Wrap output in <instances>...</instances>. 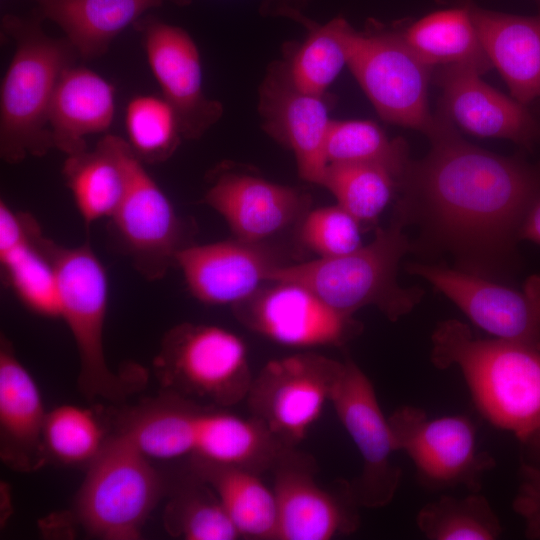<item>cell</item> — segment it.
Masks as SVG:
<instances>
[{"instance_id": "cell-9", "label": "cell", "mask_w": 540, "mask_h": 540, "mask_svg": "<svg viewBox=\"0 0 540 540\" xmlns=\"http://www.w3.org/2000/svg\"><path fill=\"white\" fill-rule=\"evenodd\" d=\"M397 451L412 461L418 483L429 491L479 492L495 461L477 447L476 428L465 415L429 417L405 405L388 417Z\"/></svg>"}, {"instance_id": "cell-10", "label": "cell", "mask_w": 540, "mask_h": 540, "mask_svg": "<svg viewBox=\"0 0 540 540\" xmlns=\"http://www.w3.org/2000/svg\"><path fill=\"white\" fill-rule=\"evenodd\" d=\"M341 365L309 351L268 361L245 399L251 416L283 446L296 447L330 403Z\"/></svg>"}, {"instance_id": "cell-33", "label": "cell", "mask_w": 540, "mask_h": 540, "mask_svg": "<svg viewBox=\"0 0 540 540\" xmlns=\"http://www.w3.org/2000/svg\"><path fill=\"white\" fill-rule=\"evenodd\" d=\"M321 186L332 193L338 205L364 225L372 224L382 214L398 189V180L379 165L330 163Z\"/></svg>"}, {"instance_id": "cell-31", "label": "cell", "mask_w": 540, "mask_h": 540, "mask_svg": "<svg viewBox=\"0 0 540 540\" xmlns=\"http://www.w3.org/2000/svg\"><path fill=\"white\" fill-rule=\"evenodd\" d=\"M416 525L429 540H494L502 533L497 514L479 492L442 495L421 507Z\"/></svg>"}, {"instance_id": "cell-16", "label": "cell", "mask_w": 540, "mask_h": 540, "mask_svg": "<svg viewBox=\"0 0 540 540\" xmlns=\"http://www.w3.org/2000/svg\"><path fill=\"white\" fill-rule=\"evenodd\" d=\"M277 503V540H330L359 527L358 508L350 484L340 495L315 480L317 466L308 454L284 446L271 470Z\"/></svg>"}, {"instance_id": "cell-12", "label": "cell", "mask_w": 540, "mask_h": 540, "mask_svg": "<svg viewBox=\"0 0 540 540\" xmlns=\"http://www.w3.org/2000/svg\"><path fill=\"white\" fill-rule=\"evenodd\" d=\"M124 160L126 190L110 227L134 268L149 281L162 279L191 244L186 223L128 143Z\"/></svg>"}, {"instance_id": "cell-1", "label": "cell", "mask_w": 540, "mask_h": 540, "mask_svg": "<svg viewBox=\"0 0 540 540\" xmlns=\"http://www.w3.org/2000/svg\"><path fill=\"white\" fill-rule=\"evenodd\" d=\"M429 153L409 161L395 217L451 254L458 269L494 279L518 264L521 225L540 196V163L504 157L465 141L440 111Z\"/></svg>"}, {"instance_id": "cell-18", "label": "cell", "mask_w": 540, "mask_h": 540, "mask_svg": "<svg viewBox=\"0 0 540 540\" xmlns=\"http://www.w3.org/2000/svg\"><path fill=\"white\" fill-rule=\"evenodd\" d=\"M258 110L266 133L293 152L300 177L321 185L328 165L325 146L331 122L325 96L298 89L288 61H278L260 85Z\"/></svg>"}, {"instance_id": "cell-17", "label": "cell", "mask_w": 540, "mask_h": 540, "mask_svg": "<svg viewBox=\"0 0 540 540\" xmlns=\"http://www.w3.org/2000/svg\"><path fill=\"white\" fill-rule=\"evenodd\" d=\"M133 27L141 35L147 63L177 115L183 138H201L222 117L223 106L204 92L195 41L182 27L153 15H144Z\"/></svg>"}, {"instance_id": "cell-35", "label": "cell", "mask_w": 540, "mask_h": 540, "mask_svg": "<svg viewBox=\"0 0 540 540\" xmlns=\"http://www.w3.org/2000/svg\"><path fill=\"white\" fill-rule=\"evenodd\" d=\"M124 122L126 141L143 163L165 162L184 139L177 115L162 95L132 97L126 105Z\"/></svg>"}, {"instance_id": "cell-20", "label": "cell", "mask_w": 540, "mask_h": 540, "mask_svg": "<svg viewBox=\"0 0 540 540\" xmlns=\"http://www.w3.org/2000/svg\"><path fill=\"white\" fill-rule=\"evenodd\" d=\"M289 264L267 241L238 238L190 244L176 257L190 293L209 305L234 306L269 282L271 273Z\"/></svg>"}, {"instance_id": "cell-28", "label": "cell", "mask_w": 540, "mask_h": 540, "mask_svg": "<svg viewBox=\"0 0 540 540\" xmlns=\"http://www.w3.org/2000/svg\"><path fill=\"white\" fill-rule=\"evenodd\" d=\"M402 36L431 68L472 67L480 74L492 67L478 37L470 7L432 12L408 26Z\"/></svg>"}, {"instance_id": "cell-41", "label": "cell", "mask_w": 540, "mask_h": 540, "mask_svg": "<svg viewBox=\"0 0 540 540\" xmlns=\"http://www.w3.org/2000/svg\"><path fill=\"white\" fill-rule=\"evenodd\" d=\"M536 460H540V430L523 443Z\"/></svg>"}, {"instance_id": "cell-13", "label": "cell", "mask_w": 540, "mask_h": 540, "mask_svg": "<svg viewBox=\"0 0 540 540\" xmlns=\"http://www.w3.org/2000/svg\"><path fill=\"white\" fill-rule=\"evenodd\" d=\"M330 403L362 459L361 473L350 484L355 499L360 507L387 506L402 475L393 461L395 440L371 380L350 358L342 361Z\"/></svg>"}, {"instance_id": "cell-42", "label": "cell", "mask_w": 540, "mask_h": 540, "mask_svg": "<svg viewBox=\"0 0 540 540\" xmlns=\"http://www.w3.org/2000/svg\"><path fill=\"white\" fill-rule=\"evenodd\" d=\"M536 1H537V3H538V4H539V6H540V0H536Z\"/></svg>"}, {"instance_id": "cell-26", "label": "cell", "mask_w": 540, "mask_h": 540, "mask_svg": "<svg viewBox=\"0 0 540 540\" xmlns=\"http://www.w3.org/2000/svg\"><path fill=\"white\" fill-rule=\"evenodd\" d=\"M126 146L125 139L107 134L93 150L66 157L62 175L85 224L110 219L119 207L127 184Z\"/></svg>"}, {"instance_id": "cell-30", "label": "cell", "mask_w": 540, "mask_h": 540, "mask_svg": "<svg viewBox=\"0 0 540 540\" xmlns=\"http://www.w3.org/2000/svg\"><path fill=\"white\" fill-rule=\"evenodd\" d=\"M308 26V36L288 61L289 73L298 89L325 96L328 87L348 64L355 29L341 16L323 25L309 22Z\"/></svg>"}, {"instance_id": "cell-34", "label": "cell", "mask_w": 540, "mask_h": 540, "mask_svg": "<svg viewBox=\"0 0 540 540\" xmlns=\"http://www.w3.org/2000/svg\"><path fill=\"white\" fill-rule=\"evenodd\" d=\"M327 163H367L389 170L398 180L410 159L406 143L390 139L369 120H331L325 146Z\"/></svg>"}, {"instance_id": "cell-40", "label": "cell", "mask_w": 540, "mask_h": 540, "mask_svg": "<svg viewBox=\"0 0 540 540\" xmlns=\"http://www.w3.org/2000/svg\"><path fill=\"white\" fill-rule=\"evenodd\" d=\"M519 239L540 245V196L531 206L521 225Z\"/></svg>"}, {"instance_id": "cell-8", "label": "cell", "mask_w": 540, "mask_h": 540, "mask_svg": "<svg viewBox=\"0 0 540 540\" xmlns=\"http://www.w3.org/2000/svg\"><path fill=\"white\" fill-rule=\"evenodd\" d=\"M153 363L166 392L221 408L245 400L254 377L244 341L211 324L172 327Z\"/></svg>"}, {"instance_id": "cell-22", "label": "cell", "mask_w": 540, "mask_h": 540, "mask_svg": "<svg viewBox=\"0 0 540 540\" xmlns=\"http://www.w3.org/2000/svg\"><path fill=\"white\" fill-rule=\"evenodd\" d=\"M34 378L16 356L11 343L0 344V451L15 470L30 472L47 459L43 431L47 417Z\"/></svg>"}, {"instance_id": "cell-39", "label": "cell", "mask_w": 540, "mask_h": 540, "mask_svg": "<svg viewBox=\"0 0 540 540\" xmlns=\"http://www.w3.org/2000/svg\"><path fill=\"white\" fill-rule=\"evenodd\" d=\"M187 3L190 0H185ZM310 0H266L263 3L262 11L270 15H283L303 21L302 9Z\"/></svg>"}, {"instance_id": "cell-2", "label": "cell", "mask_w": 540, "mask_h": 540, "mask_svg": "<svg viewBox=\"0 0 540 540\" xmlns=\"http://www.w3.org/2000/svg\"><path fill=\"white\" fill-rule=\"evenodd\" d=\"M150 459L182 457L270 471L284 447L254 417L166 392L130 413L122 431Z\"/></svg>"}, {"instance_id": "cell-11", "label": "cell", "mask_w": 540, "mask_h": 540, "mask_svg": "<svg viewBox=\"0 0 540 540\" xmlns=\"http://www.w3.org/2000/svg\"><path fill=\"white\" fill-rule=\"evenodd\" d=\"M347 66L380 117L428 135L435 123L428 107L431 67L401 33L354 30Z\"/></svg>"}, {"instance_id": "cell-24", "label": "cell", "mask_w": 540, "mask_h": 540, "mask_svg": "<svg viewBox=\"0 0 540 540\" xmlns=\"http://www.w3.org/2000/svg\"><path fill=\"white\" fill-rule=\"evenodd\" d=\"M469 7L483 49L512 98L525 106L540 98V12L520 16Z\"/></svg>"}, {"instance_id": "cell-5", "label": "cell", "mask_w": 540, "mask_h": 540, "mask_svg": "<svg viewBox=\"0 0 540 540\" xmlns=\"http://www.w3.org/2000/svg\"><path fill=\"white\" fill-rule=\"evenodd\" d=\"M397 217L379 228L367 245L342 256L289 263L275 269L270 281L301 284L338 312L353 316L366 306H375L390 321L408 314L421 300L423 291L399 285L397 273L402 257L413 245Z\"/></svg>"}, {"instance_id": "cell-27", "label": "cell", "mask_w": 540, "mask_h": 540, "mask_svg": "<svg viewBox=\"0 0 540 540\" xmlns=\"http://www.w3.org/2000/svg\"><path fill=\"white\" fill-rule=\"evenodd\" d=\"M190 469L214 491L241 538L277 540L275 494L260 474L199 459H190Z\"/></svg>"}, {"instance_id": "cell-32", "label": "cell", "mask_w": 540, "mask_h": 540, "mask_svg": "<svg viewBox=\"0 0 540 540\" xmlns=\"http://www.w3.org/2000/svg\"><path fill=\"white\" fill-rule=\"evenodd\" d=\"M164 526L186 540H236L240 534L214 491L191 472L167 503Z\"/></svg>"}, {"instance_id": "cell-3", "label": "cell", "mask_w": 540, "mask_h": 540, "mask_svg": "<svg viewBox=\"0 0 540 540\" xmlns=\"http://www.w3.org/2000/svg\"><path fill=\"white\" fill-rule=\"evenodd\" d=\"M431 362L457 368L477 410L521 443L540 430V350L499 338H477L456 319L431 335Z\"/></svg>"}, {"instance_id": "cell-36", "label": "cell", "mask_w": 540, "mask_h": 540, "mask_svg": "<svg viewBox=\"0 0 540 540\" xmlns=\"http://www.w3.org/2000/svg\"><path fill=\"white\" fill-rule=\"evenodd\" d=\"M107 439L96 415L76 405H61L47 413L43 443L47 457L66 465H89Z\"/></svg>"}, {"instance_id": "cell-7", "label": "cell", "mask_w": 540, "mask_h": 540, "mask_svg": "<svg viewBox=\"0 0 540 540\" xmlns=\"http://www.w3.org/2000/svg\"><path fill=\"white\" fill-rule=\"evenodd\" d=\"M150 460L123 432L106 440L88 465L75 502L76 518L89 535L105 540L140 538L164 491Z\"/></svg>"}, {"instance_id": "cell-6", "label": "cell", "mask_w": 540, "mask_h": 540, "mask_svg": "<svg viewBox=\"0 0 540 540\" xmlns=\"http://www.w3.org/2000/svg\"><path fill=\"white\" fill-rule=\"evenodd\" d=\"M57 272L60 318L74 339L79 357L78 386L91 400L120 401L140 382V372L115 373L104 352L108 309L107 272L88 242L65 247L43 238Z\"/></svg>"}, {"instance_id": "cell-25", "label": "cell", "mask_w": 540, "mask_h": 540, "mask_svg": "<svg viewBox=\"0 0 540 540\" xmlns=\"http://www.w3.org/2000/svg\"><path fill=\"white\" fill-rule=\"evenodd\" d=\"M43 19L55 23L79 58L95 60L146 12L166 2L185 0H31Z\"/></svg>"}, {"instance_id": "cell-4", "label": "cell", "mask_w": 540, "mask_h": 540, "mask_svg": "<svg viewBox=\"0 0 540 540\" xmlns=\"http://www.w3.org/2000/svg\"><path fill=\"white\" fill-rule=\"evenodd\" d=\"M41 15L5 14L1 31L15 45L0 89V156L9 164L42 157L53 147L48 123L62 72L79 58L65 37L50 36Z\"/></svg>"}, {"instance_id": "cell-19", "label": "cell", "mask_w": 540, "mask_h": 540, "mask_svg": "<svg viewBox=\"0 0 540 540\" xmlns=\"http://www.w3.org/2000/svg\"><path fill=\"white\" fill-rule=\"evenodd\" d=\"M205 204L219 213L235 238L263 242L294 224L310 210L311 200L300 189L220 165L212 171Z\"/></svg>"}, {"instance_id": "cell-23", "label": "cell", "mask_w": 540, "mask_h": 540, "mask_svg": "<svg viewBox=\"0 0 540 540\" xmlns=\"http://www.w3.org/2000/svg\"><path fill=\"white\" fill-rule=\"evenodd\" d=\"M115 112V89L109 81L88 67H67L49 108L53 147L66 156L88 150L87 137L107 131Z\"/></svg>"}, {"instance_id": "cell-37", "label": "cell", "mask_w": 540, "mask_h": 540, "mask_svg": "<svg viewBox=\"0 0 540 540\" xmlns=\"http://www.w3.org/2000/svg\"><path fill=\"white\" fill-rule=\"evenodd\" d=\"M298 226L301 242L318 258L346 255L363 245L362 225L338 204L310 209Z\"/></svg>"}, {"instance_id": "cell-15", "label": "cell", "mask_w": 540, "mask_h": 540, "mask_svg": "<svg viewBox=\"0 0 540 540\" xmlns=\"http://www.w3.org/2000/svg\"><path fill=\"white\" fill-rule=\"evenodd\" d=\"M236 319L271 341L292 348L342 346L361 330L305 286L270 281L232 306Z\"/></svg>"}, {"instance_id": "cell-21", "label": "cell", "mask_w": 540, "mask_h": 540, "mask_svg": "<svg viewBox=\"0 0 540 540\" xmlns=\"http://www.w3.org/2000/svg\"><path fill=\"white\" fill-rule=\"evenodd\" d=\"M482 74L463 65L444 66L437 73L442 89L440 112L462 130L480 137L508 139L532 147L540 127L526 106L494 89Z\"/></svg>"}, {"instance_id": "cell-29", "label": "cell", "mask_w": 540, "mask_h": 540, "mask_svg": "<svg viewBox=\"0 0 540 540\" xmlns=\"http://www.w3.org/2000/svg\"><path fill=\"white\" fill-rule=\"evenodd\" d=\"M43 238L37 225L23 241L0 252V264L7 284L28 310L60 318L57 272Z\"/></svg>"}, {"instance_id": "cell-14", "label": "cell", "mask_w": 540, "mask_h": 540, "mask_svg": "<svg viewBox=\"0 0 540 540\" xmlns=\"http://www.w3.org/2000/svg\"><path fill=\"white\" fill-rule=\"evenodd\" d=\"M407 270L432 284L494 338L540 350V274L530 276L516 289L438 265L412 263Z\"/></svg>"}, {"instance_id": "cell-38", "label": "cell", "mask_w": 540, "mask_h": 540, "mask_svg": "<svg viewBox=\"0 0 540 540\" xmlns=\"http://www.w3.org/2000/svg\"><path fill=\"white\" fill-rule=\"evenodd\" d=\"M512 507L525 523L526 537L540 540V460L520 465L519 486Z\"/></svg>"}]
</instances>
